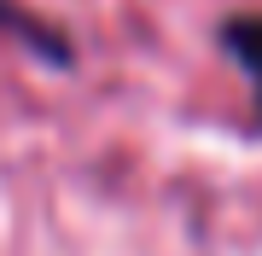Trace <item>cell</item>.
<instances>
[{
	"label": "cell",
	"instance_id": "obj_1",
	"mask_svg": "<svg viewBox=\"0 0 262 256\" xmlns=\"http://www.w3.org/2000/svg\"><path fill=\"white\" fill-rule=\"evenodd\" d=\"M222 47L233 53V64L251 76L256 123H262V18H227V24H222Z\"/></svg>",
	"mask_w": 262,
	"mask_h": 256
},
{
	"label": "cell",
	"instance_id": "obj_2",
	"mask_svg": "<svg viewBox=\"0 0 262 256\" xmlns=\"http://www.w3.org/2000/svg\"><path fill=\"white\" fill-rule=\"evenodd\" d=\"M0 24H6L12 35L35 41V47H41V58H53V64H70V41H64V35H53L47 24H35V18H29V12H12L6 0H0Z\"/></svg>",
	"mask_w": 262,
	"mask_h": 256
}]
</instances>
